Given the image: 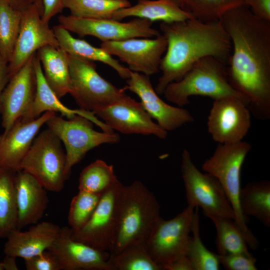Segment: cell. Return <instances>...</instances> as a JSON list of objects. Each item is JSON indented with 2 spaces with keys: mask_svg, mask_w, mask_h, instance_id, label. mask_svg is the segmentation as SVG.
Listing matches in <instances>:
<instances>
[{
  "mask_svg": "<svg viewBox=\"0 0 270 270\" xmlns=\"http://www.w3.org/2000/svg\"><path fill=\"white\" fill-rule=\"evenodd\" d=\"M16 172L0 168V238H6L12 230L17 228Z\"/></svg>",
  "mask_w": 270,
  "mask_h": 270,
  "instance_id": "cell-28",
  "label": "cell"
},
{
  "mask_svg": "<svg viewBox=\"0 0 270 270\" xmlns=\"http://www.w3.org/2000/svg\"><path fill=\"white\" fill-rule=\"evenodd\" d=\"M61 228L52 222L44 221L31 225L26 231L14 229L6 237L4 252L6 256L24 260L38 255L52 246Z\"/></svg>",
  "mask_w": 270,
  "mask_h": 270,
  "instance_id": "cell-21",
  "label": "cell"
},
{
  "mask_svg": "<svg viewBox=\"0 0 270 270\" xmlns=\"http://www.w3.org/2000/svg\"><path fill=\"white\" fill-rule=\"evenodd\" d=\"M196 208L191 228L192 236H190L186 256L193 270H218L220 264L218 254L209 250L200 238L198 208Z\"/></svg>",
  "mask_w": 270,
  "mask_h": 270,
  "instance_id": "cell-34",
  "label": "cell"
},
{
  "mask_svg": "<svg viewBox=\"0 0 270 270\" xmlns=\"http://www.w3.org/2000/svg\"><path fill=\"white\" fill-rule=\"evenodd\" d=\"M0 270H4L2 261L0 262Z\"/></svg>",
  "mask_w": 270,
  "mask_h": 270,
  "instance_id": "cell-45",
  "label": "cell"
},
{
  "mask_svg": "<svg viewBox=\"0 0 270 270\" xmlns=\"http://www.w3.org/2000/svg\"><path fill=\"white\" fill-rule=\"evenodd\" d=\"M66 152L60 138L48 128L35 137L20 164L46 190L61 191L66 180Z\"/></svg>",
  "mask_w": 270,
  "mask_h": 270,
  "instance_id": "cell-7",
  "label": "cell"
},
{
  "mask_svg": "<svg viewBox=\"0 0 270 270\" xmlns=\"http://www.w3.org/2000/svg\"><path fill=\"white\" fill-rule=\"evenodd\" d=\"M130 6L128 0H65L64 4L71 15L94 19H112L116 11Z\"/></svg>",
  "mask_w": 270,
  "mask_h": 270,
  "instance_id": "cell-33",
  "label": "cell"
},
{
  "mask_svg": "<svg viewBox=\"0 0 270 270\" xmlns=\"http://www.w3.org/2000/svg\"><path fill=\"white\" fill-rule=\"evenodd\" d=\"M163 94L168 101L180 107L188 104L192 96L214 100L235 96L247 102L230 84L226 64L212 57L198 60L180 80L170 84Z\"/></svg>",
  "mask_w": 270,
  "mask_h": 270,
  "instance_id": "cell-5",
  "label": "cell"
},
{
  "mask_svg": "<svg viewBox=\"0 0 270 270\" xmlns=\"http://www.w3.org/2000/svg\"><path fill=\"white\" fill-rule=\"evenodd\" d=\"M60 48L70 56L90 61L102 62L114 69L122 78L128 79L130 72L101 48L95 47L84 40L73 37L60 25L52 28Z\"/></svg>",
  "mask_w": 270,
  "mask_h": 270,
  "instance_id": "cell-26",
  "label": "cell"
},
{
  "mask_svg": "<svg viewBox=\"0 0 270 270\" xmlns=\"http://www.w3.org/2000/svg\"><path fill=\"white\" fill-rule=\"evenodd\" d=\"M194 208L188 205L168 220L160 216L146 238V250L162 270L164 266L186 256Z\"/></svg>",
  "mask_w": 270,
  "mask_h": 270,
  "instance_id": "cell-10",
  "label": "cell"
},
{
  "mask_svg": "<svg viewBox=\"0 0 270 270\" xmlns=\"http://www.w3.org/2000/svg\"><path fill=\"white\" fill-rule=\"evenodd\" d=\"M108 261L112 270H162L148 254L145 240L132 242L118 253L110 254Z\"/></svg>",
  "mask_w": 270,
  "mask_h": 270,
  "instance_id": "cell-29",
  "label": "cell"
},
{
  "mask_svg": "<svg viewBox=\"0 0 270 270\" xmlns=\"http://www.w3.org/2000/svg\"><path fill=\"white\" fill-rule=\"evenodd\" d=\"M92 123L78 114L66 120L56 114L46 124L64 146L66 180L70 178L73 166L79 162L89 150L102 144H114L120 140L119 136L114 132L95 130Z\"/></svg>",
  "mask_w": 270,
  "mask_h": 270,
  "instance_id": "cell-8",
  "label": "cell"
},
{
  "mask_svg": "<svg viewBox=\"0 0 270 270\" xmlns=\"http://www.w3.org/2000/svg\"><path fill=\"white\" fill-rule=\"evenodd\" d=\"M36 54L10 78L2 94L0 114L4 130L10 128L16 121L23 117L34 102L36 88L34 66Z\"/></svg>",
  "mask_w": 270,
  "mask_h": 270,
  "instance_id": "cell-17",
  "label": "cell"
},
{
  "mask_svg": "<svg viewBox=\"0 0 270 270\" xmlns=\"http://www.w3.org/2000/svg\"><path fill=\"white\" fill-rule=\"evenodd\" d=\"M16 259L15 257L5 255V257L2 261L4 270H18Z\"/></svg>",
  "mask_w": 270,
  "mask_h": 270,
  "instance_id": "cell-43",
  "label": "cell"
},
{
  "mask_svg": "<svg viewBox=\"0 0 270 270\" xmlns=\"http://www.w3.org/2000/svg\"><path fill=\"white\" fill-rule=\"evenodd\" d=\"M124 88L140 98L144 110L166 132L174 130L194 120L188 110L170 106L162 100L154 88L148 76L131 71L126 86Z\"/></svg>",
  "mask_w": 270,
  "mask_h": 270,
  "instance_id": "cell-16",
  "label": "cell"
},
{
  "mask_svg": "<svg viewBox=\"0 0 270 270\" xmlns=\"http://www.w3.org/2000/svg\"><path fill=\"white\" fill-rule=\"evenodd\" d=\"M181 172L188 205L200 207L206 217L214 216L234 220L233 208L219 181L212 175L200 172L186 149L182 154Z\"/></svg>",
  "mask_w": 270,
  "mask_h": 270,
  "instance_id": "cell-9",
  "label": "cell"
},
{
  "mask_svg": "<svg viewBox=\"0 0 270 270\" xmlns=\"http://www.w3.org/2000/svg\"><path fill=\"white\" fill-rule=\"evenodd\" d=\"M117 207L116 234L110 254L118 253L132 242L145 240L160 216V206L156 197L138 180L128 186H122Z\"/></svg>",
  "mask_w": 270,
  "mask_h": 270,
  "instance_id": "cell-3",
  "label": "cell"
},
{
  "mask_svg": "<svg viewBox=\"0 0 270 270\" xmlns=\"http://www.w3.org/2000/svg\"><path fill=\"white\" fill-rule=\"evenodd\" d=\"M112 130L126 134L154 135L165 139L168 132L155 123L141 105L116 104L94 112Z\"/></svg>",
  "mask_w": 270,
  "mask_h": 270,
  "instance_id": "cell-20",
  "label": "cell"
},
{
  "mask_svg": "<svg viewBox=\"0 0 270 270\" xmlns=\"http://www.w3.org/2000/svg\"><path fill=\"white\" fill-rule=\"evenodd\" d=\"M122 185L118 180L102 194L88 221L78 230L71 229L74 240L102 252L112 251L117 231L118 198Z\"/></svg>",
  "mask_w": 270,
  "mask_h": 270,
  "instance_id": "cell-12",
  "label": "cell"
},
{
  "mask_svg": "<svg viewBox=\"0 0 270 270\" xmlns=\"http://www.w3.org/2000/svg\"><path fill=\"white\" fill-rule=\"evenodd\" d=\"M69 66L70 94L80 109L94 114L116 104H142L127 96L124 88H118L102 77L96 71L94 62L69 54Z\"/></svg>",
  "mask_w": 270,
  "mask_h": 270,
  "instance_id": "cell-6",
  "label": "cell"
},
{
  "mask_svg": "<svg viewBox=\"0 0 270 270\" xmlns=\"http://www.w3.org/2000/svg\"><path fill=\"white\" fill-rule=\"evenodd\" d=\"M240 204L244 216H252L270 227V182L262 180L247 184L241 188Z\"/></svg>",
  "mask_w": 270,
  "mask_h": 270,
  "instance_id": "cell-27",
  "label": "cell"
},
{
  "mask_svg": "<svg viewBox=\"0 0 270 270\" xmlns=\"http://www.w3.org/2000/svg\"><path fill=\"white\" fill-rule=\"evenodd\" d=\"M65 0H42V20L48 23L52 17L61 12L64 8Z\"/></svg>",
  "mask_w": 270,
  "mask_h": 270,
  "instance_id": "cell-40",
  "label": "cell"
},
{
  "mask_svg": "<svg viewBox=\"0 0 270 270\" xmlns=\"http://www.w3.org/2000/svg\"><path fill=\"white\" fill-rule=\"evenodd\" d=\"M256 17L270 22V0H242Z\"/></svg>",
  "mask_w": 270,
  "mask_h": 270,
  "instance_id": "cell-39",
  "label": "cell"
},
{
  "mask_svg": "<svg viewBox=\"0 0 270 270\" xmlns=\"http://www.w3.org/2000/svg\"><path fill=\"white\" fill-rule=\"evenodd\" d=\"M119 180L113 166L97 160L85 167L78 180V190L94 194H104Z\"/></svg>",
  "mask_w": 270,
  "mask_h": 270,
  "instance_id": "cell-31",
  "label": "cell"
},
{
  "mask_svg": "<svg viewBox=\"0 0 270 270\" xmlns=\"http://www.w3.org/2000/svg\"><path fill=\"white\" fill-rule=\"evenodd\" d=\"M130 16L146 19L152 22L159 20L163 22L194 18L173 0H138L135 5L116 11L112 19L120 21Z\"/></svg>",
  "mask_w": 270,
  "mask_h": 270,
  "instance_id": "cell-25",
  "label": "cell"
},
{
  "mask_svg": "<svg viewBox=\"0 0 270 270\" xmlns=\"http://www.w3.org/2000/svg\"><path fill=\"white\" fill-rule=\"evenodd\" d=\"M102 194L80 191L72 200L68 223L72 230L82 228L90 219L102 197Z\"/></svg>",
  "mask_w": 270,
  "mask_h": 270,
  "instance_id": "cell-36",
  "label": "cell"
},
{
  "mask_svg": "<svg viewBox=\"0 0 270 270\" xmlns=\"http://www.w3.org/2000/svg\"><path fill=\"white\" fill-rule=\"evenodd\" d=\"M44 79L58 98L71 90L69 54L60 47L46 46L36 52Z\"/></svg>",
  "mask_w": 270,
  "mask_h": 270,
  "instance_id": "cell-24",
  "label": "cell"
},
{
  "mask_svg": "<svg viewBox=\"0 0 270 270\" xmlns=\"http://www.w3.org/2000/svg\"><path fill=\"white\" fill-rule=\"evenodd\" d=\"M250 112L243 99L226 97L214 102L208 118V130L218 144L240 142L250 127Z\"/></svg>",
  "mask_w": 270,
  "mask_h": 270,
  "instance_id": "cell-13",
  "label": "cell"
},
{
  "mask_svg": "<svg viewBox=\"0 0 270 270\" xmlns=\"http://www.w3.org/2000/svg\"><path fill=\"white\" fill-rule=\"evenodd\" d=\"M42 16L35 6L23 12L19 34L8 63L10 79L40 48L46 46L59 47L52 28L42 20Z\"/></svg>",
  "mask_w": 270,
  "mask_h": 270,
  "instance_id": "cell-15",
  "label": "cell"
},
{
  "mask_svg": "<svg viewBox=\"0 0 270 270\" xmlns=\"http://www.w3.org/2000/svg\"><path fill=\"white\" fill-rule=\"evenodd\" d=\"M163 270H193L192 264L186 256L180 257L164 266Z\"/></svg>",
  "mask_w": 270,
  "mask_h": 270,
  "instance_id": "cell-41",
  "label": "cell"
},
{
  "mask_svg": "<svg viewBox=\"0 0 270 270\" xmlns=\"http://www.w3.org/2000/svg\"><path fill=\"white\" fill-rule=\"evenodd\" d=\"M48 250L55 256L61 270H112L108 261L110 253L74 240L70 226L61 228Z\"/></svg>",
  "mask_w": 270,
  "mask_h": 270,
  "instance_id": "cell-18",
  "label": "cell"
},
{
  "mask_svg": "<svg viewBox=\"0 0 270 270\" xmlns=\"http://www.w3.org/2000/svg\"><path fill=\"white\" fill-rule=\"evenodd\" d=\"M166 46V40L161 33L154 38H136L100 44L101 48L125 62L130 70L148 76L160 70Z\"/></svg>",
  "mask_w": 270,
  "mask_h": 270,
  "instance_id": "cell-14",
  "label": "cell"
},
{
  "mask_svg": "<svg viewBox=\"0 0 270 270\" xmlns=\"http://www.w3.org/2000/svg\"><path fill=\"white\" fill-rule=\"evenodd\" d=\"M34 66L36 76V88L34 102L28 112L22 118L24 121L35 120L46 112H60L62 116L70 118L76 114L83 116L100 127L104 132H112V130L104 122L99 120L90 112L82 109L68 108L60 100L47 84L43 74L40 60L36 54Z\"/></svg>",
  "mask_w": 270,
  "mask_h": 270,
  "instance_id": "cell-23",
  "label": "cell"
},
{
  "mask_svg": "<svg viewBox=\"0 0 270 270\" xmlns=\"http://www.w3.org/2000/svg\"><path fill=\"white\" fill-rule=\"evenodd\" d=\"M8 63L0 56V100L2 94L10 80Z\"/></svg>",
  "mask_w": 270,
  "mask_h": 270,
  "instance_id": "cell-42",
  "label": "cell"
},
{
  "mask_svg": "<svg viewBox=\"0 0 270 270\" xmlns=\"http://www.w3.org/2000/svg\"><path fill=\"white\" fill-rule=\"evenodd\" d=\"M46 112L37 118L24 121L18 119L10 128L0 134V168L17 172L42 126L56 115Z\"/></svg>",
  "mask_w": 270,
  "mask_h": 270,
  "instance_id": "cell-19",
  "label": "cell"
},
{
  "mask_svg": "<svg viewBox=\"0 0 270 270\" xmlns=\"http://www.w3.org/2000/svg\"><path fill=\"white\" fill-rule=\"evenodd\" d=\"M160 28L167 46L160 66L162 76L154 88L158 94H163L170 84L180 80L204 58L212 57L228 64L232 44L220 20L162 22Z\"/></svg>",
  "mask_w": 270,
  "mask_h": 270,
  "instance_id": "cell-2",
  "label": "cell"
},
{
  "mask_svg": "<svg viewBox=\"0 0 270 270\" xmlns=\"http://www.w3.org/2000/svg\"><path fill=\"white\" fill-rule=\"evenodd\" d=\"M220 20L228 34L232 52L228 80L247 101L253 116L270 118V22L255 16L244 5L226 11Z\"/></svg>",
  "mask_w": 270,
  "mask_h": 270,
  "instance_id": "cell-1",
  "label": "cell"
},
{
  "mask_svg": "<svg viewBox=\"0 0 270 270\" xmlns=\"http://www.w3.org/2000/svg\"><path fill=\"white\" fill-rule=\"evenodd\" d=\"M59 25L80 36H91L103 42L136 38H151L160 32L152 28V22L136 18L128 22L112 19H94L60 15Z\"/></svg>",
  "mask_w": 270,
  "mask_h": 270,
  "instance_id": "cell-11",
  "label": "cell"
},
{
  "mask_svg": "<svg viewBox=\"0 0 270 270\" xmlns=\"http://www.w3.org/2000/svg\"><path fill=\"white\" fill-rule=\"evenodd\" d=\"M24 260L28 270H61L57 259L48 250Z\"/></svg>",
  "mask_w": 270,
  "mask_h": 270,
  "instance_id": "cell-38",
  "label": "cell"
},
{
  "mask_svg": "<svg viewBox=\"0 0 270 270\" xmlns=\"http://www.w3.org/2000/svg\"><path fill=\"white\" fill-rule=\"evenodd\" d=\"M220 264L228 270H256V258L250 254H218Z\"/></svg>",
  "mask_w": 270,
  "mask_h": 270,
  "instance_id": "cell-37",
  "label": "cell"
},
{
  "mask_svg": "<svg viewBox=\"0 0 270 270\" xmlns=\"http://www.w3.org/2000/svg\"><path fill=\"white\" fill-rule=\"evenodd\" d=\"M216 230V246L218 254L250 253L246 242L233 219L210 216Z\"/></svg>",
  "mask_w": 270,
  "mask_h": 270,
  "instance_id": "cell-30",
  "label": "cell"
},
{
  "mask_svg": "<svg viewBox=\"0 0 270 270\" xmlns=\"http://www.w3.org/2000/svg\"><path fill=\"white\" fill-rule=\"evenodd\" d=\"M194 18L208 22L220 20L228 10L242 5V0H173Z\"/></svg>",
  "mask_w": 270,
  "mask_h": 270,
  "instance_id": "cell-35",
  "label": "cell"
},
{
  "mask_svg": "<svg viewBox=\"0 0 270 270\" xmlns=\"http://www.w3.org/2000/svg\"><path fill=\"white\" fill-rule=\"evenodd\" d=\"M17 229L38 223L47 208L46 190L31 174L20 170L14 175Z\"/></svg>",
  "mask_w": 270,
  "mask_h": 270,
  "instance_id": "cell-22",
  "label": "cell"
},
{
  "mask_svg": "<svg viewBox=\"0 0 270 270\" xmlns=\"http://www.w3.org/2000/svg\"><path fill=\"white\" fill-rule=\"evenodd\" d=\"M251 148L252 146L248 142L242 140L218 144L212 155L204 162L202 170L219 181L233 208L234 222L248 246L256 250L259 242L246 225L248 219L242 213L239 199L241 169Z\"/></svg>",
  "mask_w": 270,
  "mask_h": 270,
  "instance_id": "cell-4",
  "label": "cell"
},
{
  "mask_svg": "<svg viewBox=\"0 0 270 270\" xmlns=\"http://www.w3.org/2000/svg\"><path fill=\"white\" fill-rule=\"evenodd\" d=\"M23 12L0 0V56L8 62L19 34Z\"/></svg>",
  "mask_w": 270,
  "mask_h": 270,
  "instance_id": "cell-32",
  "label": "cell"
},
{
  "mask_svg": "<svg viewBox=\"0 0 270 270\" xmlns=\"http://www.w3.org/2000/svg\"><path fill=\"white\" fill-rule=\"evenodd\" d=\"M14 8L19 10L24 4V0H5Z\"/></svg>",
  "mask_w": 270,
  "mask_h": 270,
  "instance_id": "cell-44",
  "label": "cell"
}]
</instances>
